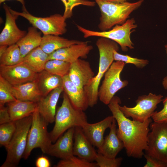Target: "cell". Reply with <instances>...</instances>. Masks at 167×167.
<instances>
[{
  "label": "cell",
  "mask_w": 167,
  "mask_h": 167,
  "mask_svg": "<svg viewBox=\"0 0 167 167\" xmlns=\"http://www.w3.org/2000/svg\"><path fill=\"white\" fill-rule=\"evenodd\" d=\"M121 99L114 96L108 105L118 124V135L123 142L128 157L140 159L147 147L148 135L152 119L143 122L131 120L126 117L119 108Z\"/></svg>",
  "instance_id": "1"
},
{
  "label": "cell",
  "mask_w": 167,
  "mask_h": 167,
  "mask_svg": "<svg viewBox=\"0 0 167 167\" xmlns=\"http://www.w3.org/2000/svg\"><path fill=\"white\" fill-rule=\"evenodd\" d=\"M96 45L99 54L98 73L90 83L84 88L87 95L89 106L93 107L97 103L98 99V90L101 81L105 74L113 62V51H118L119 45L109 39L100 37L97 40Z\"/></svg>",
  "instance_id": "2"
},
{
  "label": "cell",
  "mask_w": 167,
  "mask_h": 167,
  "mask_svg": "<svg viewBox=\"0 0 167 167\" xmlns=\"http://www.w3.org/2000/svg\"><path fill=\"white\" fill-rule=\"evenodd\" d=\"M94 0L101 12L98 26L100 31H106L116 25L124 24L129 18L131 14L139 7L144 1L115 3L101 0Z\"/></svg>",
  "instance_id": "3"
},
{
  "label": "cell",
  "mask_w": 167,
  "mask_h": 167,
  "mask_svg": "<svg viewBox=\"0 0 167 167\" xmlns=\"http://www.w3.org/2000/svg\"><path fill=\"white\" fill-rule=\"evenodd\" d=\"M84 111L75 107L64 92L62 105L56 112L54 126L49 133L52 143H54L71 128L75 126L82 127L87 123V118Z\"/></svg>",
  "instance_id": "4"
},
{
  "label": "cell",
  "mask_w": 167,
  "mask_h": 167,
  "mask_svg": "<svg viewBox=\"0 0 167 167\" xmlns=\"http://www.w3.org/2000/svg\"><path fill=\"white\" fill-rule=\"evenodd\" d=\"M32 115L15 121L16 130L10 142L5 148L7 156L1 167H15L18 165L26 147Z\"/></svg>",
  "instance_id": "5"
},
{
  "label": "cell",
  "mask_w": 167,
  "mask_h": 167,
  "mask_svg": "<svg viewBox=\"0 0 167 167\" xmlns=\"http://www.w3.org/2000/svg\"><path fill=\"white\" fill-rule=\"evenodd\" d=\"M76 26L85 38L97 36L109 39L118 43L124 52H127L128 48L132 49L134 48L130 37L131 33L137 27L134 18L128 19L124 24L116 25L111 29L105 31L91 30L78 25Z\"/></svg>",
  "instance_id": "6"
},
{
  "label": "cell",
  "mask_w": 167,
  "mask_h": 167,
  "mask_svg": "<svg viewBox=\"0 0 167 167\" xmlns=\"http://www.w3.org/2000/svg\"><path fill=\"white\" fill-rule=\"evenodd\" d=\"M48 123L40 115L37 108L32 115L27 146L22 158L27 159L32 151L37 148H40L43 153L46 154L52 143L47 131Z\"/></svg>",
  "instance_id": "7"
},
{
  "label": "cell",
  "mask_w": 167,
  "mask_h": 167,
  "mask_svg": "<svg viewBox=\"0 0 167 167\" xmlns=\"http://www.w3.org/2000/svg\"><path fill=\"white\" fill-rule=\"evenodd\" d=\"M144 154L167 167V123L153 122L150 125Z\"/></svg>",
  "instance_id": "8"
},
{
  "label": "cell",
  "mask_w": 167,
  "mask_h": 167,
  "mask_svg": "<svg viewBox=\"0 0 167 167\" xmlns=\"http://www.w3.org/2000/svg\"><path fill=\"white\" fill-rule=\"evenodd\" d=\"M125 64L122 61L113 62L105 74L98 90V99L104 104L108 105L115 93L128 84L127 80L120 78Z\"/></svg>",
  "instance_id": "9"
},
{
  "label": "cell",
  "mask_w": 167,
  "mask_h": 167,
  "mask_svg": "<svg viewBox=\"0 0 167 167\" xmlns=\"http://www.w3.org/2000/svg\"><path fill=\"white\" fill-rule=\"evenodd\" d=\"M13 14L26 19L32 26L39 29L43 35H61L67 32L66 19L63 15L55 14L49 16L42 17L36 16L30 13L27 9L22 12H17L10 7Z\"/></svg>",
  "instance_id": "10"
},
{
  "label": "cell",
  "mask_w": 167,
  "mask_h": 167,
  "mask_svg": "<svg viewBox=\"0 0 167 167\" xmlns=\"http://www.w3.org/2000/svg\"><path fill=\"white\" fill-rule=\"evenodd\" d=\"M162 95L150 93L148 95L139 96L136 100V105L133 107L119 105L120 110L127 118L131 117L133 120L143 122L154 113L157 105L163 100Z\"/></svg>",
  "instance_id": "11"
},
{
  "label": "cell",
  "mask_w": 167,
  "mask_h": 167,
  "mask_svg": "<svg viewBox=\"0 0 167 167\" xmlns=\"http://www.w3.org/2000/svg\"><path fill=\"white\" fill-rule=\"evenodd\" d=\"M38 75L23 61L12 66L0 65V75L12 86L36 81Z\"/></svg>",
  "instance_id": "12"
},
{
  "label": "cell",
  "mask_w": 167,
  "mask_h": 167,
  "mask_svg": "<svg viewBox=\"0 0 167 167\" xmlns=\"http://www.w3.org/2000/svg\"><path fill=\"white\" fill-rule=\"evenodd\" d=\"M6 20L4 27L0 34V45L9 46L15 44L26 34V31L20 29L17 25L16 20L19 15L12 13L10 7L4 3Z\"/></svg>",
  "instance_id": "13"
},
{
  "label": "cell",
  "mask_w": 167,
  "mask_h": 167,
  "mask_svg": "<svg viewBox=\"0 0 167 167\" xmlns=\"http://www.w3.org/2000/svg\"><path fill=\"white\" fill-rule=\"evenodd\" d=\"M88 41H83L58 49L49 55L48 60H61L71 64L79 58H86L93 46Z\"/></svg>",
  "instance_id": "14"
},
{
  "label": "cell",
  "mask_w": 167,
  "mask_h": 167,
  "mask_svg": "<svg viewBox=\"0 0 167 167\" xmlns=\"http://www.w3.org/2000/svg\"><path fill=\"white\" fill-rule=\"evenodd\" d=\"M68 75L73 83L81 89L88 85L95 76L89 62L80 58L71 64Z\"/></svg>",
  "instance_id": "15"
},
{
  "label": "cell",
  "mask_w": 167,
  "mask_h": 167,
  "mask_svg": "<svg viewBox=\"0 0 167 167\" xmlns=\"http://www.w3.org/2000/svg\"><path fill=\"white\" fill-rule=\"evenodd\" d=\"M75 127L71 128L50 145L46 154L61 159L74 155L73 147Z\"/></svg>",
  "instance_id": "16"
},
{
  "label": "cell",
  "mask_w": 167,
  "mask_h": 167,
  "mask_svg": "<svg viewBox=\"0 0 167 167\" xmlns=\"http://www.w3.org/2000/svg\"><path fill=\"white\" fill-rule=\"evenodd\" d=\"M74 139V155L90 162L95 161L97 152L84 134L82 127H75Z\"/></svg>",
  "instance_id": "17"
},
{
  "label": "cell",
  "mask_w": 167,
  "mask_h": 167,
  "mask_svg": "<svg viewBox=\"0 0 167 167\" xmlns=\"http://www.w3.org/2000/svg\"><path fill=\"white\" fill-rule=\"evenodd\" d=\"M63 90V86L58 87L47 95L42 96L37 102L40 114L49 123L54 122L57 103Z\"/></svg>",
  "instance_id": "18"
},
{
  "label": "cell",
  "mask_w": 167,
  "mask_h": 167,
  "mask_svg": "<svg viewBox=\"0 0 167 167\" xmlns=\"http://www.w3.org/2000/svg\"><path fill=\"white\" fill-rule=\"evenodd\" d=\"M114 119L113 115L108 116L96 123L87 122L82 127L84 134L94 146L98 148L101 146L104 139L105 132L110 127Z\"/></svg>",
  "instance_id": "19"
},
{
  "label": "cell",
  "mask_w": 167,
  "mask_h": 167,
  "mask_svg": "<svg viewBox=\"0 0 167 167\" xmlns=\"http://www.w3.org/2000/svg\"><path fill=\"white\" fill-rule=\"evenodd\" d=\"M116 123L114 118L109 128V133L104 139L102 145L97 150L98 153L112 159L116 158L119 152L124 148L123 142L117 134Z\"/></svg>",
  "instance_id": "20"
},
{
  "label": "cell",
  "mask_w": 167,
  "mask_h": 167,
  "mask_svg": "<svg viewBox=\"0 0 167 167\" xmlns=\"http://www.w3.org/2000/svg\"><path fill=\"white\" fill-rule=\"evenodd\" d=\"M63 87L72 105L84 111L89 107L87 95L84 89L79 88L70 79L68 75L62 77Z\"/></svg>",
  "instance_id": "21"
},
{
  "label": "cell",
  "mask_w": 167,
  "mask_h": 167,
  "mask_svg": "<svg viewBox=\"0 0 167 167\" xmlns=\"http://www.w3.org/2000/svg\"><path fill=\"white\" fill-rule=\"evenodd\" d=\"M12 92L17 99L37 102L42 96L36 81L12 86Z\"/></svg>",
  "instance_id": "22"
},
{
  "label": "cell",
  "mask_w": 167,
  "mask_h": 167,
  "mask_svg": "<svg viewBox=\"0 0 167 167\" xmlns=\"http://www.w3.org/2000/svg\"><path fill=\"white\" fill-rule=\"evenodd\" d=\"M11 121L15 122L32 114L37 108L36 102L17 100L7 103Z\"/></svg>",
  "instance_id": "23"
},
{
  "label": "cell",
  "mask_w": 167,
  "mask_h": 167,
  "mask_svg": "<svg viewBox=\"0 0 167 167\" xmlns=\"http://www.w3.org/2000/svg\"><path fill=\"white\" fill-rule=\"evenodd\" d=\"M82 41L75 40H69L58 35H43L40 47L45 53L49 55L58 49L72 44L80 43Z\"/></svg>",
  "instance_id": "24"
},
{
  "label": "cell",
  "mask_w": 167,
  "mask_h": 167,
  "mask_svg": "<svg viewBox=\"0 0 167 167\" xmlns=\"http://www.w3.org/2000/svg\"><path fill=\"white\" fill-rule=\"evenodd\" d=\"M42 37L41 31L33 26L29 27L26 34L16 44L23 58L32 50L40 46Z\"/></svg>",
  "instance_id": "25"
},
{
  "label": "cell",
  "mask_w": 167,
  "mask_h": 167,
  "mask_svg": "<svg viewBox=\"0 0 167 167\" xmlns=\"http://www.w3.org/2000/svg\"><path fill=\"white\" fill-rule=\"evenodd\" d=\"M42 96L48 94L55 88L62 86V77L52 74L45 70L38 73L36 80Z\"/></svg>",
  "instance_id": "26"
},
{
  "label": "cell",
  "mask_w": 167,
  "mask_h": 167,
  "mask_svg": "<svg viewBox=\"0 0 167 167\" xmlns=\"http://www.w3.org/2000/svg\"><path fill=\"white\" fill-rule=\"evenodd\" d=\"M49 54L40 46L35 48L23 58V62L37 73L45 70V65L48 60Z\"/></svg>",
  "instance_id": "27"
},
{
  "label": "cell",
  "mask_w": 167,
  "mask_h": 167,
  "mask_svg": "<svg viewBox=\"0 0 167 167\" xmlns=\"http://www.w3.org/2000/svg\"><path fill=\"white\" fill-rule=\"evenodd\" d=\"M19 48L16 44L9 46L5 52L0 56V65L12 66L23 61Z\"/></svg>",
  "instance_id": "28"
},
{
  "label": "cell",
  "mask_w": 167,
  "mask_h": 167,
  "mask_svg": "<svg viewBox=\"0 0 167 167\" xmlns=\"http://www.w3.org/2000/svg\"><path fill=\"white\" fill-rule=\"evenodd\" d=\"M71 64L59 60L51 59L46 63L45 70L49 73L62 77L68 75Z\"/></svg>",
  "instance_id": "29"
},
{
  "label": "cell",
  "mask_w": 167,
  "mask_h": 167,
  "mask_svg": "<svg viewBox=\"0 0 167 167\" xmlns=\"http://www.w3.org/2000/svg\"><path fill=\"white\" fill-rule=\"evenodd\" d=\"M55 167H96V163L90 162L75 156L61 159L54 166Z\"/></svg>",
  "instance_id": "30"
},
{
  "label": "cell",
  "mask_w": 167,
  "mask_h": 167,
  "mask_svg": "<svg viewBox=\"0 0 167 167\" xmlns=\"http://www.w3.org/2000/svg\"><path fill=\"white\" fill-rule=\"evenodd\" d=\"M15 122L11 121L9 122L0 124V144L5 148L10 142L16 130Z\"/></svg>",
  "instance_id": "31"
},
{
  "label": "cell",
  "mask_w": 167,
  "mask_h": 167,
  "mask_svg": "<svg viewBox=\"0 0 167 167\" xmlns=\"http://www.w3.org/2000/svg\"><path fill=\"white\" fill-rule=\"evenodd\" d=\"M12 85L0 75V105L12 102L17 99L12 92Z\"/></svg>",
  "instance_id": "32"
},
{
  "label": "cell",
  "mask_w": 167,
  "mask_h": 167,
  "mask_svg": "<svg viewBox=\"0 0 167 167\" xmlns=\"http://www.w3.org/2000/svg\"><path fill=\"white\" fill-rule=\"evenodd\" d=\"M64 6L63 16L66 19L71 18L73 15V10L76 6L83 5L93 7L95 6V1L88 0H60Z\"/></svg>",
  "instance_id": "33"
},
{
  "label": "cell",
  "mask_w": 167,
  "mask_h": 167,
  "mask_svg": "<svg viewBox=\"0 0 167 167\" xmlns=\"http://www.w3.org/2000/svg\"><path fill=\"white\" fill-rule=\"evenodd\" d=\"M114 61H122L125 64H131L135 65L137 67L142 68L148 64L149 61L147 59H140L131 57L127 55L120 54L118 51H113Z\"/></svg>",
  "instance_id": "34"
},
{
  "label": "cell",
  "mask_w": 167,
  "mask_h": 167,
  "mask_svg": "<svg viewBox=\"0 0 167 167\" xmlns=\"http://www.w3.org/2000/svg\"><path fill=\"white\" fill-rule=\"evenodd\" d=\"M122 160V158L121 157L113 159L109 158L97 152L95 161L98 167H119Z\"/></svg>",
  "instance_id": "35"
},
{
  "label": "cell",
  "mask_w": 167,
  "mask_h": 167,
  "mask_svg": "<svg viewBox=\"0 0 167 167\" xmlns=\"http://www.w3.org/2000/svg\"><path fill=\"white\" fill-rule=\"evenodd\" d=\"M162 101L163 105L162 109L158 112L155 111L151 117L154 122L167 123V96Z\"/></svg>",
  "instance_id": "36"
},
{
  "label": "cell",
  "mask_w": 167,
  "mask_h": 167,
  "mask_svg": "<svg viewBox=\"0 0 167 167\" xmlns=\"http://www.w3.org/2000/svg\"><path fill=\"white\" fill-rule=\"evenodd\" d=\"M11 121L7 107L0 105V124Z\"/></svg>",
  "instance_id": "37"
},
{
  "label": "cell",
  "mask_w": 167,
  "mask_h": 167,
  "mask_svg": "<svg viewBox=\"0 0 167 167\" xmlns=\"http://www.w3.org/2000/svg\"><path fill=\"white\" fill-rule=\"evenodd\" d=\"M146 160L144 167H165V165L156 160L144 154Z\"/></svg>",
  "instance_id": "38"
},
{
  "label": "cell",
  "mask_w": 167,
  "mask_h": 167,
  "mask_svg": "<svg viewBox=\"0 0 167 167\" xmlns=\"http://www.w3.org/2000/svg\"><path fill=\"white\" fill-rule=\"evenodd\" d=\"M36 167H49L51 165L47 157L41 156L36 159Z\"/></svg>",
  "instance_id": "39"
},
{
  "label": "cell",
  "mask_w": 167,
  "mask_h": 167,
  "mask_svg": "<svg viewBox=\"0 0 167 167\" xmlns=\"http://www.w3.org/2000/svg\"><path fill=\"white\" fill-rule=\"evenodd\" d=\"M165 50L167 54V45L165 46ZM162 84L164 89L167 90V76L165 77L162 81Z\"/></svg>",
  "instance_id": "40"
},
{
  "label": "cell",
  "mask_w": 167,
  "mask_h": 167,
  "mask_svg": "<svg viewBox=\"0 0 167 167\" xmlns=\"http://www.w3.org/2000/svg\"><path fill=\"white\" fill-rule=\"evenodd\" d=\"M11 0H0V4L5 2L6 1H9ZM19 2L22 5V9H26L25 6V1L24 0H15Z\"/></svg>",
  "instance_id": "41"
},
{
  "label": "cell",
  "mask_w": 167,
  "mask_h": 167,
  "mask_svg": "<svg viewBox=\"0 0 167 167\" xmlns=\"http://www.w3.org/2000/svg\"><path fill=\"white\" fill-rule=\"evenodd\" d=\"M8 46L6 45H0V56L5 52Z\"/></svg>",
  "instance_id": "42"
},
{
  "label": "cell",
  "mask_w": 167,
  "mask_h": 167,
  "mask_svg": "<svg viewBox=\"0 0 167 167\" xmlns=\"http://www.w3.org/2000/svg\"><path fill=\"white\" fill-rule=\"evenodd\" d=\"M105 1H106L109 2L115 3H122L125 2H126L129 0H101Z\"/></svg>",
  "instance_id": "43"
}]
</instances>
